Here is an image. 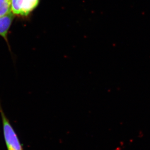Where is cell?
Masks as SVG:
<instances>
[{
  "label": "cell",
  "instance_id": "1",
  "mask_svg": "<svg viewBox=\"0 0 150 150\" xmlns=\"http://www.w3.org/2000/svg\"><path fill=\"white\" fill-rule=\"evenodd\" d=\"M0 115L3 125V134L7 150H23L17 134L4 113L1 103Z\"/></svg>",
  "mask_w": 150,
  "mask_h": 150
},
{
  "label": "cell",
  "instance_id": "3",
  "mask_svg": "<svg viewBox=\"0 0 150 150\" xmlns=\"http://www.w3.org/2000/svg\"><path fill=\"white\" fill-rule=\"evenodd\" d=\"M14 15L11 13L0 18V36L4 38L10 50V45L8 40V34L14 19Z\"/></svg>",
  "mask_w": 150,
  "mask_h": 150
},
{
  "label": "cell",
  "instance_id": "2",
  "mask_svg": "<svg viewBox=\"0 0 150 150\" xmlns=\"http://www.w3.org/2000/svg\"><path fill=\"white\" fill-rule=\"evenodd\" d=\"M40 0H12V12L14 15L28 17L36 8Z\"/></svg>",
  "mask_w": 150,
  "mask_h": 150
},
{
  "label": "cell",
  "instance_id": "4",
  "mask_svg": "<svg viewBox=\"0 0 150 150\" xmlns=\"http://www.w3.org/2000/svg\"><path fill=\"white\" fill-rule=\"evenodd\" d=\"M12 0H0V18L12 12Z\"/></svg>",
  "mask_w": 150,
  "mask_h": 150
}]
</instances>
